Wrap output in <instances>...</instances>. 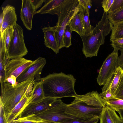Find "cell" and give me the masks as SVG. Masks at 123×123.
Wrapping results in <instances>:
<instances>
[{"instance_id": "obj_35", "label": "cell", "mask_w": 123, "mask_h": 123, "mask_svg": "<svg viewBox=\"0 0 123 123\" xmlns=\"http://www.w3.org/2000/svg\"><path fill=\"white\" fill-rule=\"evenodd\" d=\"M44 0H30L32 4L36 10L38 8L40 7L44 2Z\"/></svg>"}, {"instance_id": "obj_13", "label": "cell", "mask_w": 123, "mask_h": 123, "mask_svg": "<svg viewBox=\"0 0 123 123\" xmlns=\"http://www.w3.org/2000/svg\"><path fill=\"white\" fill-rule=\"evenodd\" d=\"M36 10L30 0H22L20 17L23 23L28 30L32 29V22Z\"/></svg>"}, {"instance_id": "obj_32", "label": "cell", "mask_w": 123, "mask_h": 123, "mask_svg": "<svg viewBox=\"0 0 123 123\" xmlns=\"http://www.w3.org/2000/svg\"><path fill=\"white\" fill-rule=\"evenodd\" d=\"M114 0H104L101 2L102 6L103 7L104 12L109 11L114 1Z\"/></svg>"}, {"instance_id": "obj_18", "label": "cell", "mask_w": 123, "mask_h": 123, "mask_svg": "<svg viewBox=\"0 0 123 123\" xmlns=\"http://www.w3.org/2000/svg\"><path fill=\"white\" fill-rule=\"evenodd\" d=\"M123 70L119 67H118L114 74L111 78L102 88V92L110 88L111 92L114 97L116 89L118 85Z\"/></svg>"}, {"instance_id": "obj_16", "label": "cell", "mask_w": 123, "mask_h": 123, "mask_svg": "<svg viewBox=\"0 0 123 123\" xmlns=\"http://www.w3.org/2000/svg\"><path fill=\"white\" fill-rule=\"evenodd\" d=\"M56 26L43 28L42 30L44 34V44L45 46L51 49L56 54L59 52L60 49L55 36Z\"/></svg>"}, {"instance_id": "obj_21", "label": "cell", "mask_w": 123, "mask_h": 123, "mask_svg": "<svg viewBox=\"0 0 123 123\" xmlns=\"http://www.w3.org/2000/svg\"><path fill=\"white\" fill-rule=\"evenodd\" d=\"M32 96L31 103L40 102L45 98L43 84L41 80L35 81L31 92Z\"/></svg>"}, {"instance_id": "obj_29", "label": "cell", "mask_w": 123, "mask_h": 123, "mask_svg": "<svg viewBox=\"0 0 123 123\" xmlns=\"http://www.w3.org/2000/svg\"><path fill=\"white\" fill-rule=\"evenodd\" d=\"M114 97L123 100V73L115 91Z\"/></svg>"}, {"instance_id": "obj_9", "label": "cell", "mask_w": 123, "mask_h": 123, "mask_svg": "<svg viewBox=\"0 0 123 123\" xmlns=\"http://www.w3.org/2000/svg\"><path fill=\"white\" fill-rule=\"evenodd\" d=\"M118 51L113 50L106 58L100 68L97 78L100 86L104 85L114 74L118 66Z\"/></svg>"}, {"instance_id": "obj_23", "label": "cell", "mask_w": 123, "mask_h": 123, "mask_svg": "<svg viewBox=\"0 0 123 123\" xmlns=\"http://www.w3.org/2000/svg\"><path fill=\"white\" fill-rule=\"evenodd\" d=\"M123 38V20L113 25L110 37V41Z\"/></svg>"}, {"instance_id": "obj_7", "label": "cell", "mask_w": 123, "mask_h": 123, "mask_svg": "<svg viewBox=\"0 0 123 123\" xmlns=\"http://www.w3.org/2000/svg\"><path fill=\"white\" fill-rule=\"evenodd\" d=\"M34 61L23 58L9 59L5 67V81L14 86L17 77Z\"/></svg>"}, {"instance_id": "obj_1", "label": "cell", "mask_w": 123, "mask_h": 123, "mask_svg": "<svg viewBox=\"0 0 123 123\" xmlns=\"http://www.w3.org/2000/svg\"><path fill=\"white\" fill-rule=\"evenodd\" d=\"M74 99L67 104L65 112L84 121L99 118L105 102L97 91L82 95L77 94Z\"/></svg>"}, {"instance_id": "obj_43", "label": "cell", "mask_w": 123, "mask_h": 123, "mask_svg": "<svg viewBox=\"0 0 123 123\" xmlns=\"http://www.w3.org/2000/svg\"></svg>"}, {"instance_id": "obj_26", "label": "cell", "mask_w": 123, "mask_h": 123, "mask_svg": "<svg viewBox=\"0 0 123 123\" xmlns=\"http://www.w3.org/2000/svg\"><path fill=\"white\" fill-rule=\"evenodd\" d=\"M108 16L109 21L114 25L123 20V8L113 13L109 14Z\"/></svg>"}, {"instance_id": "obj_40", "label": "cell", "mask_w": 123, "mask_h": 123, "mask_svg": "<svg viewBox=\"0 0 123 123\" xmlns=\"http://www.w3.org/2000/svg\"><path fill=\"white\" fill-rule=\"evenodd\" d=\"M117 112L119 115L121 119L123 121V110H120Z\"/></svg>"}, {"instance_id": "obj_36", "label": "cell", "mask_w": 123, "mask_h": 123, "mask_svg": "<svg viewBox=\"0 0 123 123\" xmlns=\"http://www.w3.org/2000/svg\"><path fill=\"white\" fill-rule=\"evenodd\" d=\"M99 120V119L98 118L88 121L74 120L71 121L64 122L60 123H98Z\"/></svg>"}, {"instance_id": "obj_25", "label": "cell", "mask_w": 123, "mask_h": 123, "mask_svg": "<svg viewBox=\"0 0 123 123\" xmlns=\"http://www.w3.org/2000/svg\"><path fill=\"white\" fill-rule=\"evenodd\" d=\"M35 114H32L22 117H18L12 123H38L43 120Z\"/></svg>"}, {"instance_id": "obj_19", "label": "cell", "mask_w": 123, "mask_h": 123, "mask_svg": "<svg viewBox=\"0 0 123 123\" xmlns=\"http://www.w3.org/2000/svg\"><path fill=\"white\" fill-rule=\"evenodd\" d=\"M0 77L1 87L6 83L5 67L9 59L8 58L6 48L4 43H0Z\"/></svg>"}, {"instance_id": "obj_30", "label": "cell", "mask_w": 123, "mask_h": 123, "mask_svg": "<svg viewBox=\"0 0 123 123\" xmlns=\"http://www.w3.org/2000/svg\"><path fill=\"white\" fill-rule=\"evenodd\" d=\"M123 8V0H114L107 14L113 13Z\"/></svg>"}, {"instance_id": "obj_12", "label": "cell", "mask_w": 123, "mask_h": 123, "mask_svg": "<svg viewBox=\"0 0 123 123\" xmlns=\"http://www.w3.org/2000/svg\"><path fill=\"white\" fill-rule=\"evenodd\" d=\"M57 99L45 97L41 101L31 103L24 109L18 117H22L36 114L43 111L52 106Z\"/></svg>"}, {"instance_id": "obj_42", "label": "cell", "mask_w": 123, "mask_h": 123, "mask_svg": "<svg viewBox=\"0 0 123 123\" xmlns=\"http://www.w3.org/2000/svg\"><path fill=\"white\" fill-rule=\"evenodd\" d=\"M118 123H123V121L120 118L118 121Z\"/></svg>"}, {"instance_id": "obj_33", "label": "cell", "mask_w": 123, "mask_h": 123, "mask_svg": "<svg viewBox=\"0 0 123 123\" xmlns=\"http://www.w3.org/2000/svg\"><path fill=\"white\" fill-rule=\"evenodd\" d=\"M100 94L101 97L105 101L111 98L114 97L111 92L110 87L106 90L100 93Z\"/></svg>"}, {"instance_id": "obj_24", "label": "cell", "mask_w": 123, "mask_h": 123, "mask_svg": "<svg viewBox=\"0 0 123 123\" xmlns=\"http://www.w3.org/2000/svg\"><path fill=\"white\" fill-rule=\"evenodd\" d=\"M105 104L115 111L123 110V100L114 97L105 101Z\"/></svg>"}, {"instance_id": "obj_8", "label": "cell", "mask_w": 123, "mask_h": 123, "mask_svg": "<svg viewBox=\"0 0 123 123\" xmlns=\"http://www.w3.org/2000/svg\"><path fill=\"white\" fill-rule=\"evenodd\" d=\"M78 2V0H44V6L36 14H56L58 17L74 6Z\"/></svg>"}, {"instance_id": "obj_17", "label": "cell", "mask_w": 123, "mask_h": 123, "mask_svg": "<svg viewBox=\"0 0 123 123\" xmlns=\"http://www.w3.org/2000/svg\"><path fill=\"white\" fill-rule=\"evenodd\" d=\"M120 117L115 111L106 105L99 118L100 123H118Z\"/></svg>"}, {"instance_id": "obj_11", "label": "cell", "mask_w": 123, "mask_h": 123, "mask_svg": "<svg viewBox=\"0 0 123 123\" xmlns=\"http://www.w3.org/2000/svg\"><path fill=\"white\" fill-rule=\"evenodd\" d=\"M46 62L45 58L38 57L17 77V83L32 79H34L35 81L41 80V74Z\"/></svg>"}, {"instance_id": "obj_34", "label": "cell", "mask_w": 123, "mask_h": 123, "mask_svg": "<svg viewBox=\"0 0 123 123\" xmlns=\"http://www.w3.org/2000/svg\"><path fill=\"white\" fill-rule=\"evenodd\" d=\"M80 5L85 8L90 9L92 6L91 0H78Z\"/></svg>"}, {"instance_id": "obj_5", "label": "cell", "mask_w": 123, "mask_h": 123, "mask_svg": "<svg viewBox=\"0 0 123 123\" xmlns=\"http://www.w3.org/2000/svg\"><path fill=\"white\" fill-rule=\"evenodd\" d=\"M67 105L58 99L52 106L35 115L43 120L58 123L74 120L82 121L65 112Z\"/></svg>"}, {"instance_id": "obj_27", "label": "cell", "mask_w": 123, "mask_h": 123, "mask_svg": "<svg viewBox=\"0 0 123 123\" xmlns=\"http://www.w3.org/2000/svg\"><path fill=\"white\" fill-rule=\"evenodd\" d=\"M14 31L13 27L9 26L3 33L2 35L5 41L7 52L13 37Z\"/></svg>"}, {"instance_id": "obj_14", "label": "cell", "mask_w": 123, "mask_h": 123, "mask_svg": "<svg viewBox=\"0 0 123 123\" xmlns=\"http://www.w3.org/2000/svg\"><path fill=\"white\" fill-rule=\"evenodd\" d=\"M4 14L3 22L0 29V35L2 36L4 31L9 26H13L16 23L17 15L15 7L11 5H7L2 8Z\"/></svg>"}, {"instance_id": "obj_2", "label": "cell", "mask_w": 123, "mask_h": 123, "mask_svg": "<svg viewBox=\"0 0 123 123\" xmlns=\"http://www.w3.org/2000/svg\"><path fill=\"white\" fill-rule=\"evenodd\" d=\"M41 80L45 97L58 99L75 98L77 95L74 88L76 80L72 74L54 73L42 78Z\"/></svg>"}, {"instance_id": "obj_20", "label": "cell", "mask_w": 123, "mask_h": 123, "mask_svg": "<svg viewBox=\"0 0 123 123\" xmlns=\"http://www.w3.org/2000/svg\"><path fill=\"white\" fill-rule=\"evenodd\" d=\"M79 12L85 29V36L91 35L95 27L92 26L90 24L89 9L85 8L80 5Z\"/></svg>"}, {"instance_id": "obj_22", "label": "cell", "mask_w": 123, "mask_h": 123, "mask_svg": "<svg viewBox=\"0 0 123 123\" xmlns=\"http://www.w3.org/2000/svg\"><path fill=\"white\" fill-rule=\"evenodd\" d=\"M72 31H74L80 36H85V29L79 12L74 17L69 24Z\"/></svg>"}, {"instance_id": "obj_28", "label": "cell", "mask_w": 123, "mask_h": 123, "mask_svg": "<svg viewBox=\"0 0 123 123\" xmlns=\"http://www.w3.org/2000/svg\"><path fill=\"white\" fill-rule=\"evenodd\" d=\"M72 31L69 25H67L65 28L63 37L64 47L68 48L71 45V38Z\"/></svg>"}, {"instance_id": "obj_37", "label": "cell", "mask_w": 123, "mask_h": 123, "mask_svg": "<svg viewBox=\"0 0 123 123\" xmlns=\"http://www.w3.org/2000/svg\"><path fill=\"white\" fill-rule=\"evenodd\" d=\"M121 54L118 57L117 61V65L120 67L123 70V49L120 50Z\"/></svg>"}, {"instance_id": "obj_41", "label": "cell", "mask_w": 123, "mask_h": 123, "mask_svg": "<svg viewBox=\"0 0 123 123\" xmlns=\"http://www.w3.org/2000/svg\"><path fill=\"white\" fill-rule=\"evenodd\" d=\"M38 123H58L56 122L50 121H46L43 120Z\"/></svg>"}, {"instance_id": "obj_39", "label": "cell", "mask_w": 123, "mask_h": 123, "mask_svg": "<svg viewBox=\"0 0 123 123\" xmlns=\"http://www.w3.org/2000/svg\"><path fill=\"white\" fill-rule=\"evenodd\" d=\"M4 18V14L2 12L0 15V29L1 27L3 22Z\"/></svg>"}, {"instance_id": "obj_38", "label": "cell", "mask_w": 123, "mask_h": 123, "mask_svg": "<svg viewBox=\"0 0 123 123\" xmlns=\"http://www.w3.org/2000/svg\"><path fill=\"white\" fill-rule=\"evenodd\" d=\"M0 123H6V117L3 109L0 105Z\"/></svg>"}, {"instance_id": "obj_15", "label": "cell", "mask_w": 123, "mask_h": 123, "mask_svg": "<svg viewBox=\"0 0 123 123\" xmlns=\"http://www.w3.org/2000/svg\"><path fill=\"white\" fill-rule=\"evenodd\" d=\"M31 93L24 96L6 118V123H11L18 117L25 107L31 103Z\"/></svg>"}, {"instance_id": "obj_31", "label": "cell", "mask_w": 123, "mask_h": 123, "mask_svg": "<svg viewBox=\"0 0 123 123\" xmlns=\"http://www.w3.org/2000/svg\"><path fill=\"white\" fill-rule=\"evenodd\" d=\"M110 45L114 50L118 51L123 49V38H121L111 41Z\"/></svg>"}, {"instance_id": "obj_4", "label": "cell", "mask_w": 123, "mask_h": 123, "mask_svg": "<svg viewBox=\"0 0 123 123\" xmlns=\"http://www.w3.org/2000/svg\"><path fill=\"white\" fill-rule=\"evenodd\" d=\"M35 81L34 79H31L14 86L6 82L1 87L0 105L3 109L6 118L24 96L31 93Z\"/></svg>"}, {"instance_id": "obj_10", "label": "cell", "mask_w": 123, "mask_h": 123, "mask_svg": "<svg viewBox=\"0 0 123 123\" xmlns=\"http://www.w3.org/2000/svg\"><path fill=\"white\" fill-rule=\"evenodd\" d=\"M80 5L79 2L69 12H66L58 16L56 26L55 36L59 49L64 47L63 37L67 25L69 24L74 15L79 12Z\"/></svg>"}, {"instance_id": "obj_6", "label": "cell", "mask_w": 123, "mask_h": 123, "mask_svg": "<svg viewBox=\"0 0 123 123\" xmlns=\"http://www.w3.org/2000/svg\"><path fill=\"white\" fill-rule=\"evenodd\" d=\"M13 27V36L7 52L9 59L23 58L28 52L24 41L23 30L17 23Z\"/></svg>"}, {"instance_id": "obj_3", "label": "cell", "mask_w": 123, "mask_h": 123, "mask_svg": "<svg viewBox=\"0 0 123 123\" xmlns=\"http://www.w3.org/2000/svg\"><path fill=\"white\" fill-rule=\"evenodd\" d=\"M113 27L109 20L107 13L104 12L92 34L87 36H80L83 43L82 51L86 58L97 56L100 46L105 43V37L112 31Z\"/></svg>"}]
</instances>
